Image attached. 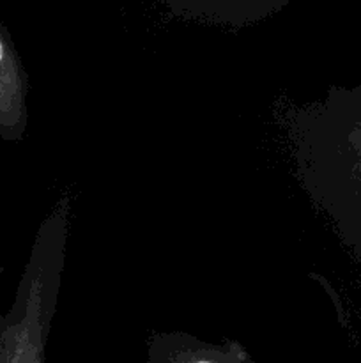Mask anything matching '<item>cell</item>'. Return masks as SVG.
I'll list each match as a JSON object with an SVG mask.
<instances>
[{"label":"cell","instance_id":"cell-3","mask_svg":"<svg viewBox=\"0 0 361 363\" xmlns=\"http://www.w3.org/2000/svg\"><path fill=\"white\" fill-rule=\"evenodd\" d=\"M27 78L0 32V137L16 140L27 126Z\"/></svg>","mask_w":361,"mask_h":363},{"label":"cell","instance_id":"cell-2","mask_svg":"<svg viewBox=\"0 0 361 363\" xmlns=\"http://www.w3.org/2000/svg\"><path fill=\"white\" fill-rule=\"evenodd\" d=\"M149 363H255L239 342L209 344L186 333H159L149 342Z\"/></svg>","mask_w":361,"mask_h":363},{"label":"cell","instance_id":"cell-1","mask_svg":"<svg viewBox=\"0 0 361 363\" xmlns=\"http://www.w3.org/2000/svg\"><path fill=\"white\" fill-rule=\"evenodd\" d=\"M69 222L62 199L42 223L13 312L0 319V363H45L46 337L55 312Z\"/></svg>","mask_w":361,"mask_h":363}]
</instances>
